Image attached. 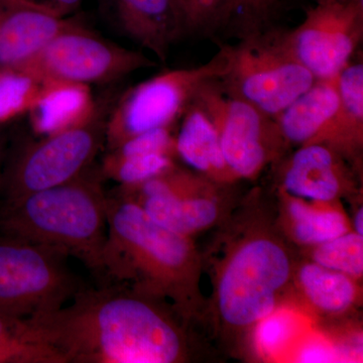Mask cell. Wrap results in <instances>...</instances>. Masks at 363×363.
Returning a JSON list of instances; mask_svg holds the SVG:
<instances>
[{
    "label": "cell",
    "mask_w": 363,
    "mask_h": 363,
    "mask_svg": "<svg viewBox=\"0 0 363 363\" xmlns=\"http://www.w3.org/2000/svg\"><path fill=\"white\" fill-rule=\"evenodd\" d=\"M105 281L83 286L68 305L26 318L43 340L68 363H178L188 341L174 306Z\"/></svg>",
    "instance_id": "1"
},
{
    "label": "cell",
    "mask_w": 363,
    "mask_h": 363,
    "mask_svg": "<svg viewBox=\"0 0 363 363\" xmlns=\"http://www.w3.org/2000/svg\"><path fill=\"white\" fill-rule=\"evenodd\" d=\"M107 240L102 283L125 284L173 301L182 317L194 306L199 262L189 236L160 225L130 198L107 196Z\"/></svg>",
    "instance_id": "2"
},
{
    "label": "cell",
    "mask_w": 363,
    "mask_h": 363,
    "mask_svg": "<svg viewBox=\"0 0 363 363\" xmlns=\"http://www.w3.org/2000/svg\"><path fill=\"white\" fill-rule=\"evenodd\" d=\"M99 167L70 182L0 205V234L54 247L98 278L107 240V194Z\"/></svg>",
    "instance_id": "3"
},
{
    "label": "cell",
    "mask_w": 363,
    "mask_h": 363,
    "mask_svg": "<svg viewBox=\"0 0 363 363\" xmlns=\"http://www.w3.org/2000/svg\"><path fill=\"white\" fill-rule=\"evenodd\" d=\"M292 277L286 248L274 236L250 234L224 259L216 284V306L224 326L247 331L277 308Z\"/></svg>",
    "instance_id": "4"
},
{
    "label": "cell",
    "mask_w": 363,
    "mask_h": 363,
    "mask_svg": "<svg viewBox=\"0 0 363 363\" xmlns=\"http://www.w3.org/2000/svg\"><path fill=\"white\" fill-rule=\"evenodd\" d=\"M106 107L99 106L86 123L43 136L4 161L0 176V205L77 178L93 166L106 140Z\"/></svg>",
    "instance_id": "5"
},
{
    "label": "cell",
    "mask_w": 363,
    "mask_h": 363,
    "mask_svg": "<svg viewBox=\"0 0 363 363\" xmlns=\"http://www.w3.org/2000/svg\"><path fill=\"white\" fill-rule=\"evenodd\" d=\"M227 50L228 69L219 79L222 87L272 118L316 81L290 51L284 33L253 30Z\"/></svg>",
    "instance_id": "6"
},
{
    "label": "cell",
    "mask_w": 363,
    "mask_h": 363,
    "mask_svg": "<svg viewBox=\"0 0 363 363\" xmlns=\"http://www.w3.org/2000/svg\"><path fill=\"white\" fill-rule=\"evenodd\" d=\"M54 247L0 234V314L30 318L70 302L85 286Z\"/></svg>",
    "instance_id": "7"
},
{
    "label": "cell",
    "mask_w": 363,
    "mask_h": 363,
    "mask_svg": "<svg viewBox=\"0 0 363 363\" xmlns=\"http://www.w3.org/2000/svg\"><path fill=\"white\" fill-rule=\"evenodd\" d=\"M228 62L227 45H222L204 65L166 71L130 88L107 117L108 150L145 131L173 128L200 87L225 75Z\"/></svg>",
    "instance_id": "8"
},
{
    "label": "cell",
    "mask_w": 363,
    "mask_h": 363,
    "mask_svg": "<svg viewBox=\"0 0 363 363\" xmlns=\"http://www.w3.org/2000/svg\"><path fill=\"white\" fill-rule=\"evenodd\" d=\"M156 65L140 52L104 39L74 21L21 67L45 81L105 84Z\"/></svg>",
    "instance_id": "9"
},
{
    "label": "cell",
    "mask_w": 363,
    "mask_h": 363,
    "mask_svg": "<svg viewBox=\"0 0 363 363\" xmlns=\"http://www.w3.org/2000/svg\"><path fill=\"white\" fill-rule=\"evenodd\" d=\"M192 102L216 128L224 159L238 179L259 175L286 145L276 119L229 94L219 79L203 84Z\"/></svg>",
    "instance_id": "10"
},
{
    "label": "cell",
    "mask_w": 363,
    "mask_h": 363,
    "mask_svg": "<svg viewBox=\"0 0 363 363\" xmlns=\"http://www.w3.org/2000/svg\"><path fill=\"white\" fill-rule=\"evenodd\" d=\"M362 35L363 0L316 4L297 28L284 33L290 51L316 80L337 76Z\"/></svg>",
    "instance_id": "11"
},
{
    "label": "cell",
    "mask_w": 363,
    "mask_h": 363,
    "mask_svg": "<svg viewBox=\"0 0 363 363\" xmlns=\"http://www.w3.org/2000/svg\"><path fill=\"white\" fill-rule=\"evenodd\" d=\"M203 188L199 178L175 168L128 186V193L152 220L190 238L211 226L218 217L217 202L203 195Z\"/></svg>",
    "instance_id": "12"
},
{
    "label": "cell",
    "mask_w": 363,
    "mask_h": 363,
    "mask_svg": "<svg viewBox=\"0 0 363 363\" xmlns=\"http://www.w3.org/2000/svg\"><path fill=\"white\" fill-rule=\"evenodd\" d=\"M73 21L38 0H0V71L21 69Z\"/></svg>",
    "instance_id": "13"
},
{
    "label": "cell",
    "mask_w": 363,
    "mask_h": 363,
    "mask_svg": "<svg viewBox=\"0 0 363 363\" xmlns=\"http://www.w3.org/2000/svg\"><path fill=\"white\" fill-rule=\"evenodd\" d=\"M344 159L322 143L303 145L284 167V191L286 195L307 201H335L353 185Z\"/></svg>",
    "instance_id": "14"
},
{
    "label": "cell",
    "mask_w": 363,
    "mask_h": 363,
    "mask_svg": "<svg viewBox=\"0 0 363 363\" xmlns=\"http://www.w3.org/2000/svg\"><path fill=\"white\" fill-rule=\"evenodd\" d=\"M118 28L164 62L187 33L178 0H105Z\"/></svg>",
    "instance_id": "15"
},
{
    "label": "cell",
    "mask_w": 363,
    "mask_h": 363,
    "mask_svg": "<svg viewBox=\"0 0 363 363\" xmlns=\"http://www.w3.org/2000/svg\"><path fill=\"white\" fill-rule=\"evenodd\" d=\"M339 102L330 121L310 143H322L354 157L363 140V65L347 64L337 75Z\"/></svg>",
    "instance_id": "16"
},
{
    "label": "cell",
    "mask_w": 363,
    "mask_h": 363,
    "mask_svg": "<svg viewBox=\"0 0 363 363\" xmlns=\"http://www.w3.org/2000/svg\"><path fill=\"white\" fill-rule=\"evenodd\" d=\"M98 108L90 86L47 81L28 114L33 130L45 136L86 123Z\"/></svg>",
    "instance_id": "17"
},
{
    "label": "cell",
    "mask_w": 363,
    "mask_h": 363,
    "mask_svg": "<svg viewBox=\"0 0 363 363\" xmlns=\"http://www.w3.org/2000/svg\"><path fill=\"white\" fill-rule=\"evenodd\" d=\"M182 117L183 121L176 136L177 155L211 180L238 179L224 159L218 133L207 114L192 102Z\"/></svg>",
    "instance_id": "18"
},
{
    "label": "cell",
    "mask_w": 363,
    "mask_h": 363,
    "mask_svg": "<svg viewBox=\"0 0 363 363\" xmlns=\"http://www.w3.org/2000/svg\"><path fill=\"white\" fill-rule=\"evenodd\" d=\"M338 102L337 76L317 79L309 89L274 118L286 145L311 143L330 121Z\"/></svg>",
    "instance_id": "19"
},
{
    "label": "cell",
    "mask_w": 363,
    "mask_h": 363,
    "mask_svg": "<svg viewBox=\"0 0 363 363\" xmlns=\"http://www.w3.org/2000/svg\"><path fill=\"white\" fill-rule=\"evenodd\" d=\"M297 281L308 302L324 314H342L357 301L354 279L316 262H306L298 267Z\"/></svg>",
    "instance_id": "20"
},
{
    "label": "cell",
    "mask_w": 363,
    "mask_h": 363,
    "mask_svg": "<svg viewBox=\"0 0 363 363\" xmlns=\"http://www.w3.org/2000/svg\"><path fill=\"white\" fill-rule=\"evenodd\" d=\"M286 196V222L298 242L315 247L350 231L345 215L335 208Z\"/></svg>",
    "instance_id": "21"
},
{
    "label": "cell",
    "mask_w": 363,
    "mask_h": 363,
    "mask_svg": "<svg viewBox=\"0 0 363 363\" xmlns=\"http://www.w3.org/2000/svg\"><path fill=\"white\" fill-rule=\"evenodd\" d=\"M0 363H68L33 331L26 318L0 314Z\"/></svg>",
    "instance_id": "22"
},
{
    "label": "cell",
    "mask_w": 363,
    "mask_h": 363,
    "mask_svg": "<svg viewBox=\"0 0 363 363\" xmlns=\"http://www.w3.org/2000/svg\"><path fill=\"white\" fill-rule=\"evenodd\" d=\"M174 167V157L169 155L155 152L121 156L108 150L99 169L104 180L130 186L162 175Z\"/></svg>",
    "instance_id": "23"
},
{
    "label": "cell",
    "mask_w": 363,
    "mask_h": 363,
    "mask_svg": "<svg viewBox=\"0 0 363 363\" xmlns=\"http://www.w3.org/2000/svg\"><path fill=\"white\" fill-rule=\"evenodd\" d=\"M45 83L21 69L0 71V126L28 113Z\"/></svg>",
    "instance_id": "24"
},
{
    "label": "cell",
    "mask_w": 363,
    "mask_h": 363,
    "mask_svg": "<svg viewBox=\"0 0 363 363\" xmlns=\"http://www.w3.org/2000/svg\"><path fill=\"white\" fill-rule=\"evenodd\" d=\"M312 262L354 279L363 274V238L354 231L312 247Z\"/></svg>",
    "instance_id": "25"
},
{
    "label": "cell",
    "mask_w": 363,
    "mask_h": 363,
    "mask_svg": "<svg viewBox=\"0 0 363 363\" xmlns=\"http://www.w3.org/2000/svg\"><path fill=\"white\" fill-rule=\"evenodd\" d=\"M187 33L216 30L236 13L238 0H178Z\"/></svg>",
    "instance_id": "26"
},
{
    "label": "cell",
    "mask_w": 363,
    "mask_h": 363,
    "mask_svg": "<svg viewBox=\"0 0 363 363\" xmlns=\"http://www.w3.org/2000/svg\"><path fill=\"white\" fill-rule=\"evenodd\" d=\"M296 326L295 318L290 313L274 310L253 328L257 350L264 357L276 354L293 337Z\"/></svg>",
    "instance_id": "27"
},
{
    "label": "cell",
    "mask_w": 363,
    "mask_h": 363,
    "mask_svg": "<svg viewBox=\"0 0 363 363\" xmlns=\"http://www.w3.org/2000/svg\"><path fill=\"white\" fill-rule=\"evenodd\" d=\"M340 353L330 344L315 339L302 346L297 359L298 362H334L342 358Z\"/></svg>",
    "instance_id": "28"
},
{
    "label": "cell",
    "mask_w": 363,
    "mask_h": 363,
    "mask_svg": "<svg viewBox=\"0 0 363 363\" xmlns=\"http://www.w3.org/2000/svg\"><path fill=\"white\" fill-rule=\"evenodd\" d=\"M277 2L278 0H238L236 13L240 11L245 21L255 26L266 20Z\"/></svg>",
    "instance_id": "29"
},
{
    "label": "cell",
    "mask_w": 363,
    "mask_h": 363,
    "mask_svg": "<svg viewBox=\"0 0 363 363\" xmlns=\"http://www.w3.org/2000/svg\"><path fill=\"white\" fill-rule=\"evenodd\" d=\"M40 2L52 7L62 16H67L77 9L82 0H40Z\"/></svg>",
    "instance_id": "30"
},
{
    "label": "cell",
    "mask_w": 363,
    "mask_h": 363,
    "mask_svg": "<svg viewBox=\"0 0 363 363\" xmlns=\"http://www.w3.org/2000/svg\"><path fill=\"white\" fill-rule=\"evenodd\" d=\"M1 128L2 126H0V176H1L2 168H4L7 154L6 136Z\"/></svg>",
    "instance_id": "31"
},
{
    "label": "cell",
    "mask_w": 363,
    "mask_h": 363,
    "mask_svg": "<svg viewBox=\"0 0 363 363\" xmlns=\"http://www.w3.org/2000/svg\"><path fill=\"white\" fill-rule=\"evenodd\" d=\"M353 226H354V233L363 238V209L360 207L355 214L353 219Z\"/></svg>",
    "instance_id": "32"
},
{
    "label": "cell",
    "mask_w": 363,
    "mask_h": 363,
    "mask_svg": "<svg viewBox=\"0 0 363 363\" xmlns=\"http://www.w3.org/2000/svg\"><path fill=\"white\" fill-rule=\"evenodd\" d=\"M350 0H316L317 4H344Z\"/></svg>",
    "instance_id": "33"
}]
</instances>
